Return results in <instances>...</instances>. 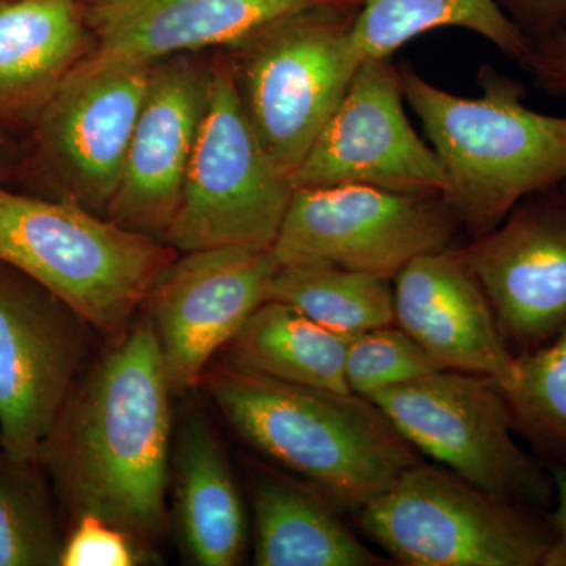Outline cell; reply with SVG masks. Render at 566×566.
<instances>
[{"label":"cell","instance_id":"6da1fadb","mask_svg":"<svg viewBox=\"0 0 566 566\" xmlns=\"http://www.w3.org/2000/svg\"><path fill=\"white\" fill-rule=\"evenodd\" d=\"M172 395L145 315L77 381L41 452L74 516L102 517L139 542L161 534Z\"/></svg>","mask_w":566,"mask_h":566},{"label":"cell","instance_id":"7a4b0ae2","mask_svg":"<svg viewBox=\"0 0 566 566\" xmlns=\"http://www.w3.org/2000/svg\"><path fill=\"white\" fill-rule=\"evenodd\" d=\"M406 104L447 177L444 199L472 238L493 232L517 205L566 182V115L526 104L523 82L485 65L479 96L438 87L401 63Z\"/></svg>","mask_w":566,"mask_h":566},{"label":"cell","instance_id":"3957f363","mask_svg":"<svg viewBox=\"0 0 566 566\" xmlns=\"http://www.w3.org/2000/svg\"><path fill=\"white\" fill-rule=\"evenodd\" d=\"M200 382L241 438L340 509L359 512L420 463L415 447L360 395L290 385L230 365Z\"/></svg>","mask_w":566,"mask_h":566},{"label":"cell","instance_id":"277c9868","mask_svg":"<svg viewBox=\"0 0 566 566\" xmlns=\"http://www.w3.org/2000/svg\"><path fill=\"white\" fill-rule=\"evenodd\" d=\"M180 252L77 205L0 186V263L118 340Z\"/></svg>","mask_w":566,"mask_h":566},{"label":"cell","instance_id":"5b68a950","mask_svg":"<svg viewBox=\"0 0 566 566\" xmlns=\"http://www.w3.org/2000/svg\"><path fill=\"white\" fill-rule=\"evenodd\" d=\"M357 10L300 11L226 50L253 133L290 180L364 62L353 41Z\"/></svg>","mask_w":566,"mask_h":566},{"label":"cell","instance_id":"8992f818","mask_svg":"<svg viewBox=\"0 0 566 566\" xmlns=\"http://www.w3.org/2000/svg\"><path fill=\"white\" fill-rule=\"evenodd\" d=\"M357 513L368 538L406 566H543L554 542L538 510L422 461Z\"/></svg>","mask_w":566,"mask_h":566},{"label":"cell","instance_id":"52a82bcc","mask_svg":"<svg viewBox=\"0 0 566 566\" xmlns=\"http://www.w3.org/2000/svg\"><path fill=\"white\" fill-rule=\"evenodd\" d=\"M294 191L253 133L229 55L214 51L207 109L164 243L178 252L273 248Z\"/></svg>","mask_w":566,"mask_h":566},{"label":"cell","instance_id":"ba28073f","mask_svg":"<svg viewBox=\"0 0 566 566\" xmlns=\"http://www.w3.org/2000/svg\"><path fill=\"white\" fill-rule=\"evenodd\" d=\"M368 400L416 450L471 485L538 512L553 506V475L517 444L493 376L438 370Z\"/></svg>","mask_w":566,"mask_h":566},{"label":"cell","instance_id":"9c48e42d","mask_svg":"<svg viewBox=\"0 0 566 566\" xmlns=\"http://www.w3.org/2000/svg\"><path fill=\"white\" fill-rule=\"evenodd\" d=\"M153 65L84 62L31 126L21 177L39 196L106 214Z\"/></svg>","mask_w":566,"mask_h":566},{"label":"cell","instance_id":"30bf717a","mask_svg":"<svg viewBox=\"0 0 566 566\" xmlns=\"http://www.w3.org/2000/svg\"><path fill=\"white\" fill-rule=\"evenodd\" d=\"M444 197L364 185L301 188L273 244L279 263L326 262L394 281L417 256L455 248Z\"/></svg>","mask_w":566,"mask_h":566},{"label":"cell","instance_id":"8fae6325","mask_svg":"<svg viewBox=\"0 0 566 566\" xmlns=\"http://www.w3.org/2000/svg\"><path fill=\"white\" fill-rule=\"evenodd\" d=\"M85 324L50 290L0 263V438L11 460L40 461L77 385Z\"/></svg>","mask_w":566,"mask_h":566},{"label":"cell","instance_id":"7c38bea8","mask_svg":"<svg viewBox=\"0 0 566 566\" xmlns=\"http://www.w3.org/2000/svg\"><path fill=\"white\" fill-rule=\"evenodd\" d=\"M405 103L392 57L365 59L294 172V189L364 185L444 197V169L412 128Z\"/></svg>","mask_w":566,"mask_h":566},{"label":"cell","instance_id":"4fadbf2b","mask_svg":"<svg viewBox=\"0 0 566 566\" xmlns=\"http://www.w3.org/2000/svg\"><path fill=\"white\" fill-rule=\"evenodd\" d=\"M182 253L158 275L142 305L155 327L174 395L200 385L212 356L270 300L281 266L273 248Z\"/></svg>","mask_w":566,"mask_h":566},{"label":"cell","instance_id":"5bb4252c","mask_svg":"<svg viewBox=\"0 0 566 566\" xmlns=\"http://www.w3.org/2000/svg\"><path fill=\"white\" fill-rule=\"evenodd\" d=\"M516 356L566 327V189L523 200L493 232L461 248Z\"/></svg>","mask_w":566,"mask_h":566},{"label":"cell","instance_id":"9a60e30c","mask_svg":"<svg viewBox=\"0 0 566 566\" xmlns=\"http://www.w3.org/2000/svg\"><path fill=\"white\" fill-rule=\"evenodd\" d=\"M211 77L212 55L180 54L153 63L120 185L104 218L163 241L180 207Z\"/></svg>","mask_w":566,"mask_h":566},{"label":"cell","instance_id":"2e32d148","mask_svg":"<svg viewBox=\"0 0 566 566\" xmlns=\"http://www.w3.org/2000/svg\"><path fill=\"white\" fill-rule=\"evenodd\" d=\"M359 9V0H88L95 50L85 62L153 65L226 51L300 11Z\"/></svg>","mask_w":566,"mask_h":566},{"label":"cell","instance_id":"e0dca14e","mask_svg":"<svg viewBox=\"0 0 566 566\" xmlns=\"http://www.w3.org/2000/svg\"><path fill=\"white\" fill-rule=\"evenodd\" d=\"M395 323L442 370L502 379L515 354L461 248L417 256L394 277Z\"/></svg>","mask_w":566,"mask_h":566},{"label":"cell","instance_id":"ac0fdd59","mask_svg":"<svg viewBox=\"0 0 566 566\" xmlns=\"http://www.w3.org/2000/svg\"><path fill=\"white\" fill-rule=\"evenodd\" d=\"M93 50L88 0H0V132L31 129Z\"/></svg>","mask_w":566,"mask_h":566},{"label":"cell","instance_id":"d6986e66","mask_svg":"<svg viewBox=\"0 0 566 566\" xmlns=\"http://www.w3.org/2000/svg\"><path fill=\"white\" fill-rule=\"evenodd\" d=\"M175 513L192 564H240L248 543L243 501L221 441L203 416L181 424L175 475Z\"/></svg>","mask_w":566,"mask_h":566},{"label":"cell","instance_id":"ffe728a7","mask_svg":"<svg viewBox=\"0 0 566 566\" xmlns=\"http://www.w3.org/2000/svg\"><path fill=\"white\" fill-rule=\"evenodd\" d=\"M253 564L259 566H376L368 549L335 512L331 499L277 476L253 486Z\"/></svg>","mask_w":566,"mask_h":566},{"label":"cell","instance_id":"44dd1931","mask_svg":"<svg viewBox=\"0 0 566 566\" xmlns=\"http://www.w3.org/2000/svg\"><path fill=\"white\" fill-rule=\"evenodd\" d=\"M352 338L319 326L293 305L268 300L227 344V365L290 385L349 394L346 349ZM353 394V392H352Z\"/></svg>","mask_w":566,"mask_h":566},{"label":"cell","instance_id":"7402d4cb","mask_svg":"<svg viewBox=\"0 0 566 566\" xmlns=\"http://www.w3.org/2000/svg\"><path fill=\"white\" fill-rule=\"evenodd\" d=\"M353 41L363 61L394 57L409 41L438 29L482 36L523 69L532 41L494 0H359Z\"/></svg>","mask_w":566,"mask_h":566},{"label":"cell","instance_id":"603a6c76","mask_svg":"<svg viewBox=\"0 0 566 566\" xmlns=\"http://www.w3.org/2000/svg\"><path fill=\"white\" fill-rule=\"evenodd\" d=\"M270 300L293 305L319 326L348 338L395 324L394 281L333 263L281 264Z\"/></svg>","mask_w":566,"mask_h":566},{"label":"cell","instance_id":"cb8c5ba5","mask_svg":"<svg viewBox=\"0 0 566 566\" xmlns=\"http://www.w3.org/2000/svg\"><path fill=\"white\" fill-rule=\"evenodd\" d=\"M497 382L516 430L566 461V327L549 344L516 356Z\"/></svg>","mask_w":566,"mask_h":566},{"label":"cell","instance_id":"d4e9b609","mask_svg":"<svg viewBox=\"0 0 566 566\" xmlns=\"http://www.w3.org/2000/svg\"><path fill=\"white\" fill-rule=\"evenodd\" d=\"M33 464L11 460L0 449V566L61 564L65 539Z\"/></svg>","mask_w":566,"mask_h":566},{"label":"cell","instance_id":"484cf974","mask_svg":"<svg viewBox=\"0 0 566 566\" xmlns=\"http://www.w3.org/2000/svg\"><path fill=\"white\" fill-rule=\"evenodd\" d=\"M438 370L422 346L394 324L356 335L346 349V385L365 398Z\"/></svg>","mask_w":566,"mask_h":566},{"label":"cell","instance_id":"4316f807","mask_svg":"<svg viewBox=\"0 0 566 566\" xmlns=\"http://www.w3.org/2000/svg\"><path fill=\"white\" fill-rule=\"evenodd\" d=\"M139 539L107 523L102 517H76V526L63 542L62 566H133L139 565Z\"/></svg>","mask_w":566,"mask_h":566},{"label":"cell","instance_id":"83f0119b","mask_svg":"<svg viewBox=\"0 0 566 566\" xmlns=\"http://www.w3.org/2000/svg\"><path fill=\"white\" fill-rule=\"evenodd\" d=\"M523 69L528 71L536 88L566 98V29L532 41Z\"/></svg>","mask_w":566,"mask_h":566},{"label":"cell","instance_id":"f1b7e54d","mask_svg":"<svg viewBox=\"0 0 566 566\" xmlns=\"http://www.w3.org/2000/svg\"><path fill=\"white\" fill-rule=\"evenodd\" d=\"M531 41L566 29V0H494Z\"/></svg>","mask_w":566,"mask_h":566},{"label":"cell","instance_id":"f546056e","mask_svg":"<svg viewBox=\"0 0 566 566\" xmlns=\"http://www.w3.org/2000/svg\"><path fill=\"white\" fill-rule=\"evenodd\" d=\"M554 482V509L547 515L554 531V542L543 566H566V465L551 469Z\"/></svg>","mask_w":566,"mask_h":566},{"label":"cell","instance_id":"4dcf8cb0","mask_svg":"<svg viewBox=\"0 0 566 566\" xmlns=\"http://www.w3.org/2000/svg\"><path fill=\"white\" fill-rule=\"evenodd\" d=\"M11 153L7 150L6 145L0 144V175L7 172L11 167Z\"/></svg>","mask_w":566,"mask_h":566},{"label":"cell","instance_id":"1f68e13d","mask_svg":"<svg viewBox=\"0 0 566 566\" xmlns=\"http://www.w3.org/2000/svg\"><path fill=\"white\" fill-rule=\"evenodd\" d=\"M0 449H2V438H0Z\"/></svg>","mask_w":566,"mask_h":566}]
</instances>
